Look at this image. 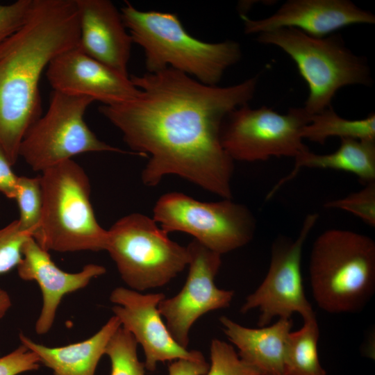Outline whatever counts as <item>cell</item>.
Masks as SVG:
<instances>
[{"instance_id":"6da1fadb","label":"cell","mask_w":375,"mask_h":375,"mask_svg":"<svg viewBox=\"0 0 375 375\" xmlns=\"http://www.w3.org/2000/svg\"><path fill=\"white\" fill-rule=\"evenodd\" d=\"M130 78L138 95L99 110L133 153L149 157L141 174L144 185L155 187L176 175L232 199L234 161L222 145L221 128L231 112L253 99L258 76L220 87L167 67Z\"/></svg>"},{"instance_id":"7a4b0ae2","label":"cell","mask_w":375,"mask_h":375,"mask_svg":"<svg viewBox=\"0 0 375 375\" xmlns=\"http://www.w3.org/2000/svg\"><path fill=\"white\" fill-rule=\"evenodd\" d=\"M75 0H33L25 22L0 41V147L12 166L42 115L39 81L60 53L78 46Z\"/></svg>"},{"instance_id":"3957f363","label":"cell","mask_w":375,"mask_h":375,"mask_svg":"<svg viewBox=\"0 0 375 375\" xmlns=\"http://www.w3.org/2000/svg\"><path fill=\"white\" fill-rule=\"evenodd\" d=\"M121 16L133 42L144 50L148 72L170 67L197 81L217 85L241 58L238 42L209 43L190 35L174 14L141 11L129 2Z\"/></svg>"},{"instance_id":"277c9868","label":"cell","mask_w":375,"mask_h":375,"mask_svg":"<svg viewBox=\"0 0 375 375\" xmlns=\"http://www.w3.org/2000/svg\"><path fill=\"white\" fill-rule=\"evenodd\" d=\"M309 274L320 308L330 313L361 310L375 290V242L353 231L328 229L312 244Z\"/></svg>"},{"instance_id":"5b68a950","label":"cell","mask_w":375,"mask_h":375,"mask_svg":"<svg viewBox=\"0 0 375 375\" xmlns=\"http://www.w3.org/2000/svg\"><path fill=\"white\" fill-rule=\"evenodd\" d=\"M42 210L32 235L44 250L57 252L106 251L108 230L98 222L84 169L72 159L41 173Z\"/></svg>"},{"instance_id":"8992f818","label":"cell","mask_w":375,"mask_h":375,"mask_svg":"<svg viewBox=\"0 0 375 375\" xmlns=\"http://www.w3.org/2000/svg\"><path fill=\"white\" fill-rule=\"evenodd\" d=\"M256 40L278 47L294 61L308 88L303 108L310 115L331 106L342 88L372 85L366 60L353 53L339 34L315 38L296 28H282L260 33Z\"/></svg>"},{"instance_id":"52a82bcc","label":"cell","mask_w":375,"mask_h":375,"mask_svg":"<svg viewBox=\"0 0 375 375\" xmlns=\"http://www.w3.org/2000/svg\"><path fill=\"white\" fill-rule=\"evenodd\" d=\"M106 251L123 281L138 292L164 286L190 260L188 247L172 240L153 218L139 212L126 215L111 226Z\"/></svg>"},{"instance_id":"ba28073f","label":"cell","mask_w":375,"mask_h":375,"mask_svg":"<svg viewBox=\"0 0 375 375\" xmlns=\"http://www.w3.org/2000/svg\"><path fill=\"white\" fill-rule=\"evenodd\" d=\"M154 221L167 233L183 232L220 255L239 249L253 238L256 219L244 204L232 199L200 201L181 192L160 196L153 209Z\"/></svg>"},{"instance_id":"9c48e42d","label":"cell","mask_w":375,"mask_h":375,"mask_svg":"<svg viewBox=\"0 0 375 375\" xmlns=\"http://www.w3.org/2000/svg\"><path fill=\"white\" fill-rule=\"evenodd\" d=\"M93 101L88 97L53 91L47 111L25 134L19 157L33 171L42 173L84 153L111 151L135 155L100 140L90 129L84 114Z\"/></svg>"},{"instance_id":"30bf717a","label":"cell","mask_w":375,"mask_h":375,"mask_svg":"<svg viewBox=\"0 0 375 375\" xmlns=\"http://www.w3.org/2000/svg\"><path fill=\"white\" fill-rule=\"evenodd\" d=\"M310 117L303 108H290L281 114L267 106L253 108L246 104L231 112L224 120L221 143L233 161L295 158L309 149L301 131Z\"/></svg>"},{"instance_id":"8fae6325","label":"cell","mask_w":375,"mask_h":375,"mask_svg":"<svg viewBox=\"0 0 375 375\" xmlns=\"http://www.w3.org/2000/svg\"><path fill=\"white\" fill-rule=\"evenodd\" d=\"M317 213L308 215L295 240L278 238L272 247L267 274L259 287L249 294L240 311L258 308V325L267 326L276 317L291 319L293 313L303 319L315 317L303 289L301 275L303 247L318 220Z\"/></svg>"},{"instance_id":"7c38bea8","label":"cell","mask_w":375,"mask_h":375,"mask_svg":"<svg viewBox=\"0 0 375 375\" xmlns=\"http://www.w3.org/2000/svg\"><path fill=\"white\" fill-rule=\"evenodd\" d=\"M190 260L185 284L175 296L164 298L158 308L175 341L186 348L189 333L206 313L229 306L233 291L217 288L215 278L222 265V255L193 240L187 246Z\"/></svg>"},{"instance_id":"4fadbf2b","label":"cell","mask_w":375,"mask_h":375,"mask_svg":"<svg viewBox=\"0 0 375 375\" xmlns=\"http://www.w3.org/2000/svg\"><path fill=\"white\" fill-rule=\"evenodd\" d=\"M164 298L163 293L142 294L124 287L115 288L110 295L114 315L142 347L145 368L151 372L158 362L204 359L200 351H188L172 336L158 308Z\"/></svg>"},{"instance_id":"5bb4252c","label":"cell","mask_w":375,"mask_h":375,"mask_svg":"<svg viewBox=\"0 0 375 375\" xmlns=\"http://www.w3.org/2000/svg\"><path fill=\"white\" fill-rule=\"evenodd\" d=\"M46 75L53 91L88 97L103 105L124 102L139 93L128 76L89 56L78 47L56 56L47 66Z\"/></svg>"},{"instance_id":"9a60e30c","label":"cell","mask_w":375,"mask_h":375,"mask_svg":"<svg viewBox=\"0 0 375 375\" xmlns=\"http://www.w3.org/2000/svg\"><path fill=\"white\" fill-rule=\"evenodd\" d=\"M246 34H260L293 28L315 38H324L354 24H374L375 16L349 0H289L272 15L252 19L241 15Z\"/></svg>"},{"instance_id":"2e32d148","label":"cell","mask_w":375,"mask_h":375,"mask_svg":"<svg viewBox=\"0 0 375 375\" xmlns=\"http://www.w3.org/2000/svg\"><path fill=\"white\" fill-rule=\"evenodd\" d=\"M17 269L21 279L36 281L42 292V306L35 325L38 335H44L51 328L64 296L84 288L93 278L106 272L103 266L97 264L85 265L76 273L65 272L32 236L23 245L22 258Z\"/></svg>"},{"instance_id":"e0dca14e","label":"cell","mask_w":375,"mask_h":375,"mask_svg":"<svg viewBox=\"0 0 375 375\" xmlns=\"http://www.w3.org/2000/svg\"><path fill=\"white\" fill-rule=\"evenodd\" d=\"M80 38L85 53L120 74L128 76L133 40L121 13L109 0H75Z\"/></svg>"},{"instance_id":"ac0fdd59","label":"cell","mask_w":375,"mask_h":375,"mask_svg":"<svg viewBox=\"0 0 375 375\" xmlns=\"http://www.w3.org/2000/svg\"><path fill=\"white\" fill-rule=\"evenodd\" d=\"M219 321L243 361L261 375H283L285 350L292 326L291 319L280 318L274 324L256 328L243 326L225 316Z\"/></svg>"},{"instance_id":"d6986e66","label":"cell","mask_w":375,"mask_h":375,"mask_svg":"<svg viewBox=\"0 0 375 375\" xmlns=\"http://www.w3.org/2000/svg\"><path fill=\"white\" fill-rule=\"evenodd\" d=\"M120 326L118 318L113 315L89 338L58 347L37 343L22 333L19 337L21 344L34 352L53 375H94L110 338Z\"/></svg>"},{"instance_id":"ffe728a7","label":"cell","mask_w":375,"mask_h":375,"mask_svg":"<svg viewBox=\"0 0 375 375\" xmlns=\"http://www.w3.org/2000/svg\"><path fill=\"white\" fill-rule=\"evenodd\" d=\"M292 170L281 179L268 193L269 199L285 183L293 179L301 168L329 169L357 176L362 183L375 181V140L341 138L338 149L327 154L307 150L294 158Z\"/></svg>"},{"instance_id":"44dd1931","label":"cell","mask_w":375,"mask_h":375,"mask_svg":"<svg viewBox=\"0 0 375 375\" xmlns=\"http://www.w3.org/2000/svg\"><path fill=\"white\" fill-rule=\"evenodd\" d=\"M301 137L320 144L331 137L375 140V114L360 119H347L340 117L331 106L310 115L309 123L301 131Z\"/></svg>"},{"instance_id":"7402d4cb","label":"cell","mask_w":375,"mask_h":375,"mask_svg":"<svg viewBox=\"0 0 375 375\" xmlns=\"http://www.w3.org/2000/svg\"><path fill=\"white\" fill-rule=\"evenodd\" d=\"M303 321L299 330L289 334L283 375H327L319 358V331L315 316Z\"/></svg>"},{"instance_id":"603a6c76","label":"cell","mask_w":375,"mask_h":375,"mask_svg":"<svg viewBox=\"0 0 375 375\" xmlns=\"http://www.w3.org/2000/svg\"><path fill=\"white\" fill-rule=\"evenodd\" d=\"M138 342L120 326L110 338L106 353L111 364L110 375H146L144 363L140 361Z\"/></svg>"},{"instance_id":"cb8c5ba5","label":"cell","mask_w":375,"mask_h":375,"mask_svg":"<svg viewBox=\"0 0 375 375\" xmlns=\"http://www.w3.org/2000/svg\"><path fill=\"white\" fill-rule=\"evenodd\" d=\"M14 199L19 209L17 220L19 226L32 236L40 224L42 216L40 176H19Z\"/></svg>"},{"instance_id":"d4e9b609","label":"cell","mask_w":375,"mask_h":375,"mask_svg":"<svg viewBox=\"0 0 375 375\" xmlns=\"http://www.w3.org/2000/svg\"><path fill=\"white\" fill-rule=\"evenodd\" d=\"M210 365L205 375H261L243 361L230 344L213 339L210 347Z\"/></svg>"},{"instance_id":"484cf974","label":"cell","mask_w":375,"mask_h":375,"mask_svg":"<svg viewBox=\"0 0 375 375\" xmlns=\"http://www.w3.org/2000/svg\"><path fill=\"white\" fill-rule=\"evenodd\" d=\"M326 208L350 212L371 227L375 226V181L368 183L360 190L348 196L326 202Z\"/></svg>"},{"instance_id":"4316f807","label":"cell","mask_w":375,"mask_h":375,"mask_svg":"<svg viewBox=\"0 0 375 375\" xmlns=\"http://www.w3.org/2000/svg\"><path fill=\"white\" fill-rule=\"evenodd\" d=\"M31 235L22 231L17 219L0 228V275L17 267L22 258V247Z\"/></svg>"},{"instance_id":"83f0119b","label":"cell","mask_w":375,"mask_h":375,"mask_svg":"<svg viewBox=\"0 0 375 375\" xmlns=\"http://www.w3.org/2000/svg\"><path fill=\"white\" fill-rule=\"evenodd\" d=\"M40 364L37 355L21 344L12 352L0 357V375H18L35 370Z\"/></svg>"},{"instance_id":"f1b7e54d","label":"cell","mask_w":375,"mask_h":375,"mask_svg":"<svg viewBox=\"0 0 375 375\" xmlns=\"http://www.w3.org/2000/svg\"><path fill=\"white\" fill-rule=\"evenodd\" d=\"M33 0H17L0 3V41L17 30L26 20Z\"/></svg>"},{"instance_id":"f546056e","label":"cell","mask_w":375,"mask_h":375,"mask_svg":"<svg viewBox=\"0 0 375 375\" xmlns=\"http://www.w3.org/2000/svg\"><path fill=\"white\" fill-rule=\"evenodd\" d=\"M12 167L0 147V193L10 199H15L19 177Z\"/></svg>"},{"instance_id":"4dcf8cb0","label":"cell","mask_w":375,"mask_h":375,"mask_svg":"<svg viewBox=\"0 0 375 375\" xmlns=\"http://www.w3.org/2000/svg\"><path fill=\"white\" fill-rule=\"evenodd\" d=\"M208 369L209 364L205 358L178 359L172 361L168 366L169 375H205Z\"/></svg>"},{"instance_id":"1f68e13d","label":"cell","mask_w":375,"mask_h":375,"mask_svg":"<svg viewBox=\"0 0 375 375\" xmlns=\"http://www.w3.org/2000/svg\"><path fill=\"white\" fill-rule=\"evenodd\" d=\"M11 306L12 301L9 294L0 288V319L4 317Z\"/></svg>"}]
</instances>
